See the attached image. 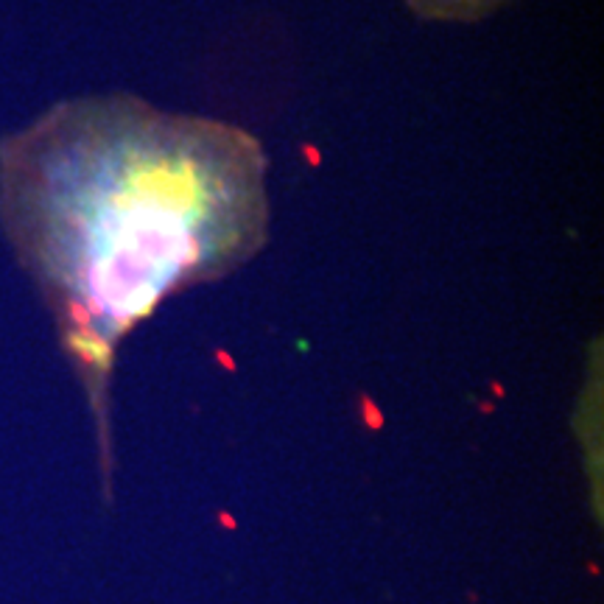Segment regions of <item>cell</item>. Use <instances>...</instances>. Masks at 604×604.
I'll list each match as a JSON object with an SVG mask.
<instances>
[{
    "label": "cell",
    "instance_id": "6da1fadb",
    "mask_svg": "<svg viewBox=\"0 0 604 604\" xmlns=\"http://www.w3.org/2000/svg\"><path fill=\"white\" fill-rule=\"evenodd\" d=\"M0 227L101 400L132 330L263 252L268 157L221 118L67 98L0 137Z\"/></svg>",
    "mask_w": 604,
    "mask_h": 604
},
{
    "label": "cell",
    "instance_id": "7a4b0ae2",
    "mask_svg": "<svg viewBox=\"0 0 604 604\" xmlns=\"http://www.w3.org/2000/svg\"><path fill=\"white\" fill-rule=\"evenodd\" d=\"M414 17L445 25H473L490 20L509 0H400Z\"/></svg>",
    "mask_w": 604,
    "mask_h": 604
}]
</instances>
